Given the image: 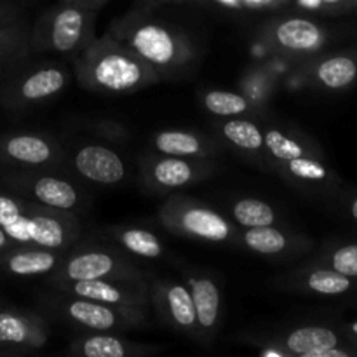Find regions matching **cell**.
Listing matches in <instances>:
<instances>
[{
  "instance_id": "cell-32",
  "label": "cell",
  "mask_w": 357,
  "mask_h": 357,
  "mask_svg": "<svg viewBox=\"0 0 357 357\" xmlns=\"http://www.w3.org/2000/svg\"><path fill=\"white\" fill-rule=\"evenodd\" d=\"M30 52V28L23 20L0 26V66L20 65Z\"/></svg>"
},
{
  "instance_id": "cell-19",
  "label": "cell",
  "mask_w": 357,
  "mask_h": 357,
  "mask_svg": "<svg viewBox=\"0 0 357 357\" xmlns=\"http://www.w3.org/2000/svg\"><path fill=\"white\" fill-rule=\"evenodd\" d=\"M164 347L142 344L121 337L114 331H91L73 338L68 354L75 357H143L162 352Z\"/></svg>"
},
{
  "instance_id": "cell-30",
  "label": "cell",
  "mask_w": 357,
  "mask_h": 357,
  "mask_svg": "<svg viewBox=\"0 0 357 357\" xmlns=\"http://www.w3.org/2000/svg\"><path fill=\"white\" fill-rule=\"evenodd\" d=\"M279 77L268 65H253L243 73L237 91L243 93L264 114L278 91Z\"/></svg>"
},
{
  "instance_id": "cell-4",
  "label": "cell",
  "mask_w": 357,
  "mask_h": 357,
  "mask_svg": "<svg viewBox=\"0 0 357 357\" xmlns=\"http://www.w3.org/2000/svg\"><path fill=\"white\" fill-rule=\"evenodd\" d=\"M96 10L79 0H59L30 30L35 52L75 54L96 38Z\"/></svg>"
},
{
  "instance_id": "cell-2",
  "label": "cell",
  "mask_w": 357,
  "mask_h": 357,
  "mask_svg": "<svg viewBox=\"0 0 357 357\" xmlns=\"http://www.w3.org/2000/svg\"><path fill=\"white\" fill-rule=\"evenodd\" d=\"M73 70L80 86L101 94L136 93L162 80L155 70L108 31L79 52Z\"/></svg>"
},
{
  "instance_id": "cell-16",
  "label": "cell",
  "mask_w": 357,
  "mask_h": 357,
  "mask_svg": "<svg viewBox=\"0 0 357 357\" xmlns=\"http://www.w3.org/2000/svg\"><path fill=\"white\" fill-rule=\"evenodd\" d=\"M77 176L94 185L112 187L128 178V162L117 150L101 143H84L70 155Z\"/></svg>"
},
{
  "instance_id": "cell-17",
  "label": "cell",
  "mask_w": 357,
  "mask_h": 357,
  "mask_svg": "<svg viewBox=\"0 0 357 357\" xmlns=\"http://www.w3.org/2000/svg\"><path fill=\"white\" fill-rule=\"evenodd\" d=\"M47 321L30 310H0V351L33 352L47 345Z\"/></svg>"
},
{
  "instance_id": "cell-21",
  "label": "cell",
  "mask_w": 357,
  "mask_h": 357,
  "mask_svg": "<svg viewBox=\"0 0 357 357\" xmlns=\"http://www.w3.org/2000/svg\"><path fill=\"white\" fill-rule=\"evenodd\" d=\"M268 345L281 356L293 357H312L323 349L337 347L342 344V337L328 326L310 324V326H298L286 333L279 335L268 340Z\"/></svg>"
},
{
  "instance_id": "cell-10",
  "label": "cell",
  "mask_w": 357,
  "mask_h": 357,
  "mask_svg": "<svg viewBox=\"0 0 357 357\" xmlns=\"http://www.w3.org/2000/svg\"><path fill=\"white\" fill-rule=\"evenodd\" d=\"M218 171L213 159L162 155L150 152L139 159V178L143 187L152 194H169L183 190Z\"/></svg>"
},
{
  "instance_id": "cell-35",
  "label": "cell",
  "mask_w": 357,
  "mask_h": 357,
  "mask_svg": "<svg viewBox=\"0 0 357 357\" xmlns=\"http://www.w3.org/2000/svg\"><path fill=\"white\" fill-rule=\"evenodd\" d=\"M98 129H100V136L103 138L110 139V142H128L129 139V132L124 126L117 124V122H112V121H105L98 124Z\"/></svg>"
},
{
  "instance_id": "cell-25",
  "label": "cell",
  "mask_w": 357,
  "mask_h": 357,
  "mask_svg": "<svg viewBox=\"0 0 357 357\" xmlns=\"http://www.w3.org/2000/svg\"><path fill=\"white\" fill-rule=\"evenodd\" d=\"M264 129L261 121H255L253 117H230L220 122L218 135L227 145L265 166Z\"/></svg>"
},
{
  "instance_id": "cell-13",
  "label": "cell",
  "mask_w": 357,
  "mask_h": 357,
  "mask_svg": "<svg viewBox=\"0 0 357 357\" xmlns=\"http://www.w3.org/2000/svg\"><path fill=\"white\" fill-rule=\"evenodd\" d=\"M65 150L45 132H14L0 136V164L20 169H52L63 162Z\"/></svg>"
},
{
  "instance_id": "cell-33",
  "label": "cell",
  "mask_w": 357,
  "mask_h": 357,
  "mask_svg": "<svg viewBox=\"0 0 357 357\" xmlns=\"http://www.w3.org/2000/svg\"><path fill=\"white\" fill-rule=\"evenodd\" d=\"M324 264L347 278H357V244H345L337 248L328 255Z\"/></svg>"
},
{
  "instance_id": "cell-38",
  "label": "cell",
  "mask_w": 357,
  "mask_h": 357,
  "mask_svg": "<svg viewBox=\"0 0 357 357\" xmlns=\"http://www.w3.org/2000/svg\"><path fill=\"white\" fill-rule=\"evenodd\" d=\"M183 2H195V0H149L145 3L146 9H152V7L162 6V3H183Z\"/></svg>"
},
{
  "instance_id": "cell-15",
  "label": "cell",
  "mask_w": 357,
  "mask_h": 357,
  "mask_svg": "<svg viewBox=\"0 0 357 357\" xmlns=\"http://www.w3.org/2000/svg\"><path fill=\"white\" fill-rule=\"evenodd\" d=\"M197 317L199 344L209 347L220 331L223 314L222 288L215 275L206 271H188L183 274Z\"/></svg>"
},
{
  "instance_id": "cell-39",
  "label": "cell",
  "mask_w": 357,
  "mask_h": 357,
  "mask_svg": "<svg viewBox=\"0 0 357 357\" xmlns=\"http://www.w3.org/2000/svg\"><path fill=\"white\" fill-rule=\"evenodd\" d=\"M79 2L86 3V6L89 7H94V9H100V7L103 6V3H107L108 0H79Z\"/></svg>"
},
{
  "instance_id": "cell-18",
  "label": "cell",
  "mask_w": 357,
  "mask_h": 357,
  "mask_svg": "<svg viewBox=\"0 0 357 357\" xmlns=\"http://www.w3.org/2000/svg\"><path fill=\"white\" fill-rule=\"evenodd\" d=\"M237 246L272 260H288L305 253L310 248V241L295 232L284 230L281 225L255 227L241 229Z\"/></svg>"
},
{
  "instance_id": "cell-26",
  "label": "cell",
  "mask_w": 357,
  "mask_h": 357,
  "mask_svg": "<svg viewBox=\"0 0 357 357\" xmlns=\"http://www.w3.org/2000/svg\"><path fill=\"white\" fill-rule=\"evenodd\" d=\"M319 153L312 143H309L303 135H293L278 126H265L264 129V155L265 167L272 169L275 164L296 159V157Z\"/></svg>"
},
{
  "instance_id": "cell-12",
  "label": "cell",
  "mask_w": 357,
  "mask_h": 357,
  "mask_svg": "<svg viewBox=\"0 0 357 357\" xmlns=\"http://www.w3.org/2000/svg\"><path fill=\"white\" fill-rule=\"evenodd\" d=\"M150 302L159 319L167 328L190 340H199L194 302H192L190 289L185 282L153 278L150 281Z\"/></svg>"
},
{
  "instance_id": "cell-42",
  "label": "cell",
  "mask_w": 357,
  "mask_h": 357,
  "mask_svg": "<svg viewBox=\"0 0 357 357\" xmlns=\"http://www.w3.org/2000/svg\"><path fill=\"white\" fill-rule=\"evenodd\" d=\"M352 2H354V6H356V9H357V0H352Z\"/></svg>"
},
{
  "instance_id": "cell-11",
  "label": "cell",
  "mask_w": 357,
  "mask_h": 357,
  "mask_svg": "<svg viewBox=\"0 0 357 357\" xmlns=\"http://www.w3.org/2000/svg\"><path fill=\"white\" fill-rule=\"evenodd\" d=\"M3 181L16 195L58 211L75 213L84 208V195L68 178L52 169H20L3 174Z\"/></svg>"
},
{
  "instance_id": "cell-8",
  "label": "cell",
  "mask_w": 357,
  "mask_h": 357,
  "mask_svg": "<svg viewBox=\"0 0 357 357\" xmlns=\"http://www.w3.org/2000/svg\"><path fill=\"white\" fill-rule=\"evenodd\" d=\"M258 40L275 58L302 61L323 51L328 33L317 21L309 17L279 16L261 24Z\"/></svg>"
},
{
  "instance_id": "cell-7",
  "label": "cell",
  "mask_w": 357,
  "mask_h": 357,
  "mask_svg": "<svg viewBox=\"0 0 357 357\" xmlns=\"http://www.w3.org/2000/svg\"><path fill=\"white\" fill-rule=\"evenodd\" d=\"M45 307L58 319L72 324L82 333H91V331L122 333V331L145 328L149 324V310L107 305L84 296L61 293L58 289H54V295L45 298Z\"/></svg>"
},
{
  "instance_id": "cell-1",
  "label": "cell",
  "mask_w": 357,
  "mask_h": 357,
  "mask_svg": "<svg viewBox=\"0 0 357 357\" xmlns=\"http://www.w3.org/2000/svg\"><path fill=\"white\" fill-rule=\"evenodd\" d=\"M108 33L155 70L162 80L185 75L197 59V49L183 30L146 10H131L119 17Z\"/></svg>"
},
{
  "instance_id": "cell-22",
  "label": "cell",
  "mask_w": 357,
  "mask_h": 357,
  "mask_svg": "<svg viewBox=\"0 0 357 357\" xmlns=\"http://www.w3.org/2000/svg\"><path fill=\"white\" fill-rule=\"evenodd\" d=\"M66 251L40 246H16L0 255V267L16 278H47L65 258Z\"/></svg>"
},
{
  "instance_id": "cell-14",
  "label": "cell",
  "mask_w": 357,
  "mask_h": 357,
  "mask_svg": "<svg viewBox=\"0 0 357 357\" xmlns=\"http://www.w3.org/2000/svg\"><path fill=\"white\" fill-rule=\"evenodd\" d=\"M61 293H68L73 296L96 300L114 307L124 309L150 310V281H128V279H94V281H75L63 282L52 286Z\"/></svg>"
},
{
  "instance_id": "cell-20",
  "label": "cell",
  "mask_w": 357,
  "mask_h": 357,
  "mask_svg": "<svg viewBox=\"0 0 357 357\" xmlns=\"http://www.w3.org/2000/svg\"><path fill=\"white\" fill-rule=\"evenodd\" d=\"M296 72L310 86L326 91H342L356 82L357 61L349 54H335L326 58H307L298 61Z\"/></svg>"
},
{
  "instance_id": "cell-41",
  "label": "cell",
  "mask_w": 357,
  "mask_h": 357,
  "mask_svg": "<svg viewBox=\"0 0 357 357\" xmlns=\"http://www.w3.org/2000/svg\"><path fill=\"white\" fill-rule=\"evenodd\" d=\"M349 211H351V216L357 222V197L351 202V208H349Z\"/></svg>"
},
{
  "instance_id": "cell-43",
  "label": "cell",
  "mask_w": 357,
  "mask_h": 357,
  "mask_svg": "<svg viewBox=\"0 0 357 357\" xmlns=\"http://www.w3.org/2000/svg\"><path fill=\"white\" fill-rule=\"evenodd\" d=\"M142 2H143V6H145V3H146V2H149V0H142Z\"/></svg>"
},
{
  "instance_id": "cell-27",
  "label": "cell",
  "mask_w": 357,
  "mask_h": 357,
  "mask_svg": "<svg viewBox=\"0 0 357 357\" xmlns=\"http://www.w3.org/2000/svg\"><path fill=\"white\" fill-rule=\"evenodd\" d=\"M105 236L110 237L117 248L132 258H143V260H157L164 257L166 248L159 236L149 229L136 225H115L105 230Z\"/></svg>"
},
{
  "instance_id": "cell-24",
  "label": "cell",
  "mask_w": 357,
  "mask_h": 357,
  "mask_svg": "<svg viewBox=\"0 0 357 357\" xmlns=\"http://www.w3.org/2000/svg\"><path fill=\"white\" fill-rule=\"evenodd\" d=\"M279 286L296 291L314 293V295L337 296L349 293L354 288L352 278L340 274L330 267H307L291 272L286 278L279 279Z\"/></svg>"
},
{
  "instance_id": "cell-40",
  "label": "cell",
  "mask_w": 357,
  "mask_h": 357,
  "mask_svg": "<svg viewBox=\"0 0 357 357\" xmlns=\"http://www.w3.org/2000/svg\"><path fill=\"white\" fill-rule=\"evenodd\" d=\"M347 333L351 335V337L357 342V321H354V323L349 324V326H347Z\"/></svg>"
},
{
  "instance_id": "cell-23",
  "label": "cell",
  "mask_w": 357,
  "mask_h": 357,
  "mask_svg": "<svg viewBox=\"0 0 357 357\" xmlns=\"http://www.w3.org/2000/svg\"><path fill=\"white\" fill-rule=\"evenodd\" d=\"M152 152L162 155L195 157V159H215L220 153V145L197 131L188 129H162L150 139Z\"/></svg>"
},
{
  "instance_id": "cell-29",
  "label": "cell",
  "mask_w": 357,
  "mask_h": 357,
  "mask_svg": "<svg viewBox=\"0 0 357 357\" xmlns=\"http://www.w3.org/2000/svg\"><path fill=\"white\" fill-rule=\"evenodd\" d=\"M201 103L206 112L220 119L260 117L261 112L239 91L208 89L201 93Z\"/></svg>"
},
{
  "instance_id": "cell-36",
  "label": "cell",
  "mask_w": 357,
  "mask_h": 357,
  "mask_svg": "<svg viewBox=\"0 0 357 357\" xmlns=\"http://www.w3.org/2000/svg\"><path fill=\"white\" fill-rule=\"evenodd\" d=\"M21 21V10L14 3L0 0V26Z\"/></svg>"
},
{
  "instance_id": "cell-28",
  "label": "cell",
  "mask_w": 357,
  "mask_h": 357,
  "mask_svg": "<svg viewBox=\"0 0 357 357\" xmlns=\"http://www.w3.org/2000/svg\"><path fill=\"white\" fill-rule=\"evenodd\" d=\"M272 171H275L289 183L298 185L302 188L321 187V185H330L333 181V174L328 169L326 164L319 159V153H309V155L275 164Z\"/></svg>"
},
{
  "instance_id": "cell-5",
  "label": "cell",
  "mask_w": 357,
  "mask_h": 357,
  "mask_svg": "<svg viewBox=\"0 0 357 357\" xmlns=\"http://www.w3.org/2000/svg\"><path fill=\"white\" fill-rule=\"evenodd\" d=\"M45 279L52 288L63 282L94 281V279L146 281L149 275L121 248L100 243H77L66 251L59 267Z\"/></svg>"
},
{
  "instance_id": "cell-31",
  "label": "cell",
  "mask_w": 357,
  "mask_h": 357,
  "mask_svg": "<svg viewBox=\"0 0 357 357\" xmlns=\"http://www.w3.org/2000/svg\"><path fill=\"white\" fill-rule=\"evenodd\" d=\"M229 218L239 229L281 225V216L271 202L257 197L234 199L229 206Z\"/></svg>"
},
{
  "instance_id": "cell-9",
  "label": "cell",
  "mask_w": 357,
  "mask_h": 357,
  "mask_svg": "<svg viewBox=\"0 0 357 357\" xmlns=\"http://www.w3.org/2000/svg\"><path fill=\"white\" fill-rule=\"evenodd\" d=\"M70 84V72L59 63H37L20 70L0 87V105L9 110H26L47 103Z\"/></svg>"
},
{
  "instance_id": "cell-6",
  "label": "cell",
  "mask_w": 357,
  "mask_h": 357,
  "mask_svg": "<svg viewBox=\"0 0 357 357\" xmlns=\"http://www.w3.org/2000/svg\"><path fill=\"white\" fill-rule=\"evenodd\" d=\"M157 220L167 232L211 244H234L239 241V227L211 206L194 197L173 194L157 211Z\"/></svg>"
},
{
  "instance_id": "cell-37",
  "label": "cell",
  "mask_w": 357,
  "mask_h": 357,
  "mask_svg": "<svg viewBox=\"0 0 357 357\" xmlns=\"http://www.w3.org/2000/svg\"><path fill=\"white\" fill-rule=\"evenodd\" d=\"M17 244L14 243L13 239H10L9 236H7L6 232H3L2 229H0V255L7 253L9 250H13V248H16Z\"/></svg>"
},
{
  "instance_id": "cell-3",
  "label": "cell",
  "mask_w": 357,
  "mask_h": 357,
  "mask_svg": "<svg viewBox=\"0 0 357 357\" xmlns=\"http://www.w3.org/2000/svg\"><path fill=\"white\" fill-rule=\"evenodd\" d=\"M0 229L17 246L68 251L80 241L82 225L75 213L58 211L16 194H0Z\"/></svg>"
},
{
  "instance_id": "cell-34",
  "label": "cell",
  "mask_w": 357,
  "mask_h": 357,
  "mask_svg": "<svg viewBox=\"0 0 357 357\" xmlns=\"http://www.w3.org/2000/svg\"><path fill=\"white\" fill-rule=\"evenodd\" d=\"M218 6L225 7V9H236V10H279L284 9L291 3V0H215Z\"/></svg>"
}]
</instances>
